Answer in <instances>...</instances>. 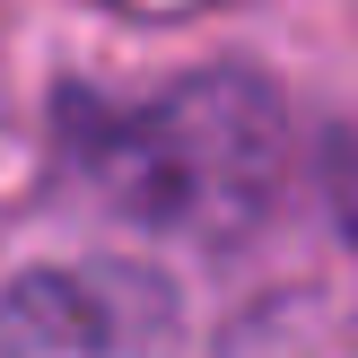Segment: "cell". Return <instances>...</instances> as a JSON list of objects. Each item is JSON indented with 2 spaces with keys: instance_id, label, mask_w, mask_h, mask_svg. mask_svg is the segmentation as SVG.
Segmentation results:
<instances>
[{
  "instance_id": "6da1fadb",
  "label": "cell",
  "mask_w": 358,
  "mask_h": 358,
  "mask_svg": "<svg viewBox=\"0 0 358 358\" xmlns=\"http://www.w3.org/2000/svg\"><path fill=\"white\" fill-rule=\"evenodd\" d=\"M166 297L114 271H44L0 297V358H157Z\"/></svg>"
}]
</instances>
